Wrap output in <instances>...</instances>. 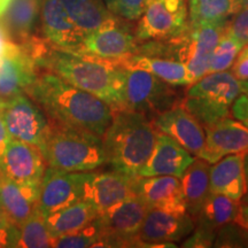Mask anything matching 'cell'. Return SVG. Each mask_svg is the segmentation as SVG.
Segmentation results:
<instances>
[{"instance_id": "obj_1", "label": "cell", "mask_w": 248, "mask_h": 248, "mask_svg": "<svg viewBox=\"0 0 248 248\" xmlns=\"http://www.w3.org/2000/svg\"><path fill=\"white\" fill-rule=\"evenodd\" d=\"M26 94L49 120L102 138L113 120L109 105L48 70H39Z\"/></svg>"}, {"instance_id": "obj_2", "label": "cell", "mask_w": 248, "mask_h": 248, "mask_svg": "<svg viewBox=\"0 0 248 248\" xmlns=\"http://www.w3.org/2000/svg\"><path fill=\"white\" fill-rule=\"evenodd\" d=\"M37 67L95 95L114 111L124 109V71L116 62L91 54L63 51L51 44L37 62Z\"/></svg>"}, {"instance_id": "obj_3", "label": "cell", "mask_w": 248, "mask_h": 248, "mask_svg": "<svg viewBox=\"0 0 248 248\" xmlns=\"http://www.w3.org/2000/svg\"><path fill=\"white\" fill-rule=\"evenodd\" d=\"M157 131L146 115L132 110L114 111L104 137L105 161L114 171L138 176L152 154Z\"/></svg>"}, {"instance_id": "obj_4", "label": "cell", "mask_w": 248, "mask_h": 248, "mask_svg": "<svg viewBox=\"0 0 248 248\" xmlns=\"http://www.w3.org/2000/svg\"><path fill=\"white\" fill-rule=\"evenodd\" d=\"M46 164L64 172H85L106 164L102 138L48 119V131L42 146Z\"/></svg>"}, {"instance_id": "obj_5", "label": "cell", "mask_w": 248, "mask_h": 248, "mask_svg": "<svg viewBox=\"0 0 248 248\" xmlns=\"http://www.w3.org/2000/svg\"><path fill=\"white\" fill-rule=\"evenodd\" d=\"M188 86L181 105L203 128L230 116L232 105L243 93L241 80L228 70L207 74Z\"/></svg>"}, {"instance_id": "obj_6", "label": "cell", "mask_w": 248, "mask_h": 248, "mask_svg": "<svg viewBox=\"0 0 248 248\" xmlns=\"http://www.w3.org/2000/svg\"><path fill=\"white\" fill-rule=\"evenodd\" d=\"M124 109L154 117L181 104L177 92L168 83L148 71L123 69Z\"/></svg>"}, {"instance_id": "obj_7", "label": "cell", "mask_w": 248, "mask_h": 248, "mask_svg": "<svg viewBox=\"0 0 248 248\" xmlns=\"http://www.w3.org/2000/svg\"><path fill=\"white\" fill-rule=\"evenodd\" d=\"M147 209L140 198L132 195L99 213L100 247H141L137 235Z\"/></svg>"}, {"instance_id": "obj_8", "label": "cell", "mask_w": 248, "mask_h": 248, "mask_svg": "<svg viewBox=\"0 0 248 248\" xmlns=\"http://www.w3.org/2000/svg\"><path fill=\"white\" fill-rule=\"evenodd\" d=\"M228 22L224 21L201 26L187 24L182 35L169 40L177 51L178 61L187 67L192 84L208 74L210 58L224 33Z\"/></svg>"}, {"instance_id": "obj_9", "label": "cell", "mask_w": 248, "mask_h": 248, "mask_svg": "<svg viewBox=\"0 0 248 248\" xmlns=\"http://www.w3.org/2000/svg\"><path fill=\"white\" fill-rule=\"evenodd\" d=\"M139 18L135 31L138 42L170 40L187 28V0H148Z\"/></svg>"}, {"instance_id": "obj_10", "label": "cell", "mask_w": 248, "mask_h": 248, "mask_svg": "<svg viewBox=\"0 0 248 248\" xmlns=\"http://www.w3.org/2000/svg\"><path fill=\"white\" fill-rule=\"evenodd\" d=\"M0 105L9 137L42 146L48 131V120L35 101L23 93Z\"/></svg>"}, {"instance_id": "obj_11", "label": "cell", "mask_w": 248, "mask_h": 248, "mask_svg": "<svg viewBox=\"0 0 248 248\" xmlns=\"http://www.w3.org/2000/svg\"><path fill=\"white\" fill-rule=\"evenodd\" d=\"M194 229V219L188 213L148 208L138 232L141 247H176Z\"/></svg>"}, {"instance_id": "obj_12", "label": "cell", "mask_w": 248, "mask_h": 248, "mask_svg": "<svg viewBox=\"0 0 248 248\" xmlns=\"http://www.w3.org/2000/svg\"><path fill=\"white\" fill-rule=\"evenodd\" d=\"M46 168L47 164L38 146L9 138L0 164L4 178L17 184H39Z\"/></svg>"}, {"instance_id": "obj_13", "label": "cell", "mask_w": 248, "mask_h": 248, "mask_svg": "<svg viewBox=\"0 0 248 248\" xmlns=\"http://www.w3.org/2000/svg\"><path fill=\"white\" fill-rule=\"evenodd\" d=\"M38 71L36 62L22 46L9 42L0 61V104L26 93Z\"/></svg>"}, {"instance_id": "obj_14", "label": "cell", "mask_w": 248, "mask_h": 248, "mask_svg": "<svg viewBox=\"0 0 248 248\" xmlns=\"http://www.w3.org/2000/svg\"><path fill=\"white\" fill-rule=\"evenodd\" d=\"M136 176L114 171L89 172L83 175L82 200L89 201L99 213L135 194Z\"/></svg>"}, {"instance_id": "obj_15", "label": "cell", "mask_w": 248, "mask_h": 248, "mask_svg": "<svg viewBox=\"0 0 248 248\" xmlns=\"http://www.w3.org/2000/svg\"><path fill=\"white\" fill-rule=\"evenodd\" d=\"M152 124L161 133L169 136L195 157H200L206 133L199 121L181 104L152 117Z\"/></svg>"}, {"instance_id": "obj_16", "label": "cell", "mask_w": 248, "mask_h": 248, "mask_svg": "<svg viewBox=\"0 0 248 248\" xmlns=\"http://www.w3.org/2000/svg\"><path fill=\"white\" fill-rule=\"evenodd\" d=\"M84 172L58 171L47 167L40 183L37 208L44 216L82 200Z\"/></svg>"}, {"instance_id": "obj_17", "label": "cell", "mask_w": 248, "mask_h": 248, "mask_svg": "<svg viewBox=\"0 0 248 248\" xmlns=\"http://www.w3.org/2000/svg\"><path fill=\"white\" fill-rule=\"evenodd\" d=\"M204 147L200 157L209 164L226 155L248 152V128L230 116L204 126Z\"/></svg>"}, {"instance_id": "obj_18", "label": "cell", "mask_w": 248, "mask_h": 248, "mask_svg": "<svg viewBox=\"0 0 248 248\" xmlns=\"http://www.w3.org/2000/svg\"><path fill=\"white\" fill-rule=\"evenodd\" d=\"M138 43L136 36L121 26L120 22L90 33L76 53L91 54L117 63L120 60L140 53Z\"/></svg>"}, {"instance_id": "obj_19", "label": "cell", "mask_w": 248, "mask_h": 248, "mask_svg": "<svg viewBox=\"0 0 248 248\" xmlns=\"http://www.w3.org/2000/svg\"><path fill=\"white\" fill-rule=\"evenodd\" d=\"M133 190L148 208L187 213L183 198L181 178L175 176H136Z\"/></svg>"}, {"instance_id": "obj_20", "label": "cell", "mask_w": 248, "mask_h": 248, "mask_svg": "<svg viewBox=\"0 0 248 248\" xmlns=\"http://www.w3.org/2000/svg\"><path fill=\"white\" fill-rule=\"evenodd\" d=\"M194 159V155L177 141L159 132L152 154L139 170L138 176H175L181 178Z\"/></svg>"}, {"instance_id": "obj_21", "label": "cell", "mask_w": 248, "mask_h": 248, "mask_svg": "<svg viewBox=\"0 0 248 248\" xmlns=\"http://www.w3.org/2000/svg\"><path fill=\"white\" fill-rule=\"evenodd\" d=\"M43 35L54 47L78 52L84 37L71 22L61 0H43L40 7Z\"/></svg>"}, {"instance_id": "obj_22", "label": "cell", "mask_w": 248, "mask_h": 248, "mask_svg": "<svg viewBox=\"0 0 248 248\" xmlns=\"http://www.w3.org/2000/svg\"><path fill=\"white\" fill-rule=\"evenodd\" d=\"M246 153L230 154L210 164V192L223 194L232 200L241 201L247 193L248 186L244 159Z\"/></svg>"}, {"instance_id": "obj_23", "label": "cell", "mask_w": 248, "mask_h": 248, "mask_svg": "<svg viewBox=\"0 0 248 248\" xmlns=\"http://www.w3.org/2000/svg\"><path fill=\"white\" fill-rule=\"evenodd\" d=\"M39 184H17L4 178L0 184V204L12 224L20 226L37 208Z\"/></svg>"}, {"instance_id": "obj_24", "label": "cell", "mask_w": 248, "mask_h": 248, "mask_svg": "<svg viewBox=\"0 0 248 248\" xmlns=\"http://www.w3.org/2000/svg\"><path fill=\"white\" fill-rule=\"evenodd\" d=\"M67 14L83 37L101 28L120 23V17L110 13L101 0H61Z\"/></svg>"}, {"instance_id": "obj_25", "label": "cell", "mask_w": 248, "mask_h": 248, "mask_svg": "<svg viewBox=\"0 0 248 248\" xmlns=\"http://www.w3.org/2000/svg\"><path fill=\"white\" fill-rule=\"evenodd\" d=\"M117 64L123 69L148 71L171 86H188L192 84L187 67L178 60L148 57L139 53L120 60Z\"/></svg>"}, {"instance_id": "obj_26", "label": "cell", "mask_w": 248, "mask_h": 248, "mask_svg": "<svg viewBox=\"0 0 248 248\" xmlns=\"http://www.w3.org/2000/svg\"><path fill=\"white\" fill-rule=\"evenodd\" d=\"M209 172L210 164L201 157H195L181 177L186 210L193 219L198 216L210 193Z\"/></svg>"}, {"instance_id": "obj_27", "label": "cell", "mask_w": 248, "mask_h": 248, "mask_svg": "<svg viewBox=\"0 0 248 248\" xmlns=\"http://www.w3.org/2000/svg\"><path fill=\"white\" fill-rule=\"evenodd\" d=\"M8 7L0 17V22L12 42L21 44L32 35L42 2L40 0H13Z\"/></svg>"}, {"instance_id": "obj_28", "label": "cell", "mask_w": 248, "mask_h": 248, "mask_svg": "<svg viewBox=\"0 0 248 248\" xmlns=\"http://www.w3.org/2000/svg\"><path fill=\"white\" fill-rule=\"evenodd\" d=\"M98 215L99 212L93 204L79 200L45 216V222L52 238H57L79 230L94 221Z\"/></svg>"}, {"instance_id": "obj_29", "label": "cell", "mask_w": 248, "mask_h": 248, "mask_svg": "<svg viewBox=\"0 0 248 248\" xmlns=\"http://www.w3.org/2000/svg\"><path fill=\"white\" fill-rule=\"evenodd\" d=\"M241 201L232 200L223 194L210 192L202 208L194 219V225L216 232L226 224L233 223L239 213Z\"/></svg>"}, {"instance_id": "obj_30", "label": "cell", "mask_w": 248, "mask_h": 248, "mask_svg": "<svg viewBox=\"0 0 248 248\" xmlns=\"http://www.w3.org/2000/svg\"><path fill=\"white\" fill-rule=\"evenodd\" d=\"M243 6V0H187L188 26L229 21Z\"/></svg>"}, {"instance_id": "obj_31", "label": "cell", "mask_w": 248, "mask_h": 248, "mask_svg": "<svg viewBox=\"0 0 248 248\" xmlns=\"http://www.w3.org/2000/svg\"><path fill=\"white\" fill-rule=\"evenodd\" d=\"M52 235L46 226L45 216L38 208L31 214L27 221L17 228V240L15 247L43 248L52 247Z\"/></svg>"}, {"instance_id": "obj_32", "label": "cell", "mask_w": 248, "mask_h": 248, "mask_svg": "<svg viewBox=\"0 0 248 248\" xmlns=\"http://www.w3.org/2000/svg\"><path fill=\"white\" fill-rule=\"evenodd\" d=\"M243 46L244 45L240 42H238L233 36L226 32L225 30L214 49L212 58H210L208 74L231 69L235 58L240 49L243 48Z\"/></svg>"}, {"instance_id": "obj_33", "label": "cell", "mask_w": 248, "mask_h": 248, "mask_svg": "<svg viewBox=\"0 0 248 248\" xmlns=\"http://www.w3.org/2000/svg\"><path fill=\"white\" fill-rule=\"evenodd\" d=\"M52 247L61 248H83L100 247V230L97 218L90 224L83 226L79 230L71 233L53 238Z\"/></svg>"}, {"instance_id": "obj_34", "label": "cell", "mask_w": 248, "mask_h": 248, "mask_svg": "<svg viewBox=\"0 0 248 248\" xmlns=\"http://www.w3.org/2000/svg\"><path fill=\"white\" fill-rule=\"evenodd\" d=\"M215 247L248 246V231L237 223H230L219 229L216 233Z\"/></svg>"}, {"instance_id": "obj_35", "label": "cell", "mask_w": 248, "mask_h": 248, "mask_svg": "<svg viewBox=\"0 0 248 248\" xmlns=\"http://www.w3.org/2000/svg\"><path fill=\"white\" fill-rule=\"evenodd\" d=\"M110 13L126 21H136L141 16L148 0H105Z\"/></svg>"}, {"instance_id": "obj_36", "label": "cell", "mask_w": 248, "mask_h": 248, "mask_svg": "<svg viewBox=\"0 0 248 248\" xmlns=\"http://www.w3.org/2000/svg\"><path fill=\"white\" fill-rule=\"evenodd\" d=\"M225 30L243 45L248 44V5L229 20Z\"/></svg>"}, {"instance_id": "obj_37", "label": "cell", "mask_w": 248, "mask_h": 248, "mask_svg": "<svg viewBox=\"0 0 248 248\" xmlns=\"http://www.w3.org/2000/svg\"><path fill=\"white\" fill-rule=\"evenodd\" d=\"M187 239L184 240L182 247L187 248H208L214 246V241L216 238V232L202 226L194 225L193 231Z\"/></svg>"}, {"instance_id": "obj_38", "label": "cell", "mask_w": 248, "mask_h": 248, "mask_svg": "<svg viewBox=\"0 0 248 248\" xmlns=\"http://www.w3.org/2000/svg\"><path fill=\"white\" fill-rule=\"evenodd\" d=\"M16 240L17 226L8 221L0 204V247H15Z\"/></svg>"}, {"instance_id": "obj_39", "label": "cell", "mask_w": 248, "mask_h": 248, "mask_svg": "<svg viewBox=\"0 0 248 248\" xmlns=\"http://www.w3.org/2000/svg\"><path fill=\"white\" fill-rule=\"evenodd\" d=\"M231 73L239 80H248V44L244 45L231 67Z\"/></svg>"}, {"instance_id": "obj_40", "label": "cell", "mask_w": 248, "mask_h": 248, "mask_svg": "<svg viewBox=\"0 0 248 248\" xmlns=\"http://www.w3.org/2000/svg\"><path fill=\"white\" fill-rule=\"evenodd\" d=\"M231 114L235 120L240 121L248 128V95L245 93L235 99L231 107Z\"/></svg>"}, {"instance_id": "obj_41", "label": "cell", "mask_w": 248, "mask_h": 248, "mask_svg": "<svg viewBox=\"0 0 248 248\" xmlns=\"http://www.w3.org/2000/svg\"><path fill=\"white\" fill-rule=\"evenodd\" d=\"M9 133L6 129L4 117H2V111H1V105H0V164H1L2 157H4V153L7 144L9 141Z\"/></svg>"}, {"instance_id": "obj_42", "label": "cell", "mask_w": 248, "mask_h": 248, "mask_svg": "<svg viewBox=\"0 0 248 248\" xmlns=\"http://www.w3.org/2000/svg\"><path fill=\"white\" fill-rule=\"evenodd\" d=\"M234 223L243 226L244 229H246L248 231V202L240 203L239 213H238V216L235 218Z\"/></svg>"}, {"instance_id": "obj_43", "label": "cell", "mask_w": 248, "mask_h": 248, "mask_svg": "<svg viewBox=\"0 0 248 248\" xmlns=\"http://www.w3.org/2000/svg\"><path fill=\"white\" fill-rule=\"evenodd\" d=\"M13 0H0V17L5 14V12L7 11L8 6L11 5V2Z\"/></svg>"}, {"instance_id": "obj_44", "label": "cell", "mask_w": 248, "mask_h": 248, "mask_svg": "<svg viewBox=\"0 0 248 248\" xmlns=\"http://www.w3.org/2000/svg\"><path fill=\"white\" fill-rule=\"evenodd\" d=\"M244 164H245V172H246V181H247V186H248V152L245 154Z\"/></svg>"}, {"instance_id": "obj_45", "label": "cell", "mask_w": 248, "mask_h": 248, "mask_svg": "<svg viewBox=\"0 0 248 248\" xmlns=\"http://www.w3.org/2000/svg\"><path fill=\"white\" fill-rule=\"evenodd\" d=\"M11 42H12V40H11ZM8 43L9 42H7V43H0V61H1V58H2V55H4L6 45H7Z\"/></svg>"}, {"instance_id": "obj_46", "label": "cell", "mask_w": 248, "mask_h": 248, "mask_svg": "<svg viewBox=\"0 0 248 248\" xmlns=\"http://www.w3.org/2000/svg\"><path fill=\"white\" fill-rule=\"evenodd\" d=\"M241 84H243V93L248 95V80H241Z\"/></svg>"}, {"instance_id": "obj_47", "label": "cell", "mask_w": 248, "mask_h": 248, "mask_svg": "<svg viewBox=\"0 0 248 248\" xmlns=\"http://www.w3.org/2000/svg\"><path fill=\"white\" fill-rule=\"evenodd\" d=\"M244 199V202H248V191H247V193L245 194V197L243 198Z\"/></svg>"}, {"instance_id": "obj_48", "label": "cell", "mask_w": 248, "mask_h": 248, "mask_svg": "<svg viewBox=\"0 0 248 248\" xmlns=\"http://www.w3.org/2000/svg\"><path fill=\"white\" fill-rule=\"evenodd\" d=\"M2 179H4V176H2V173H1V171H0V184H1Z\"/></svg>"}, {"instance_id": "obj_49", "label": "cell", "mask_w": 248, "mask_h": 248, "mask_svg": "<svg viewBox=\"0 0 248 248\" xmlns=\"http://www.w3.org/2000/svg\"><path fill=\"white\" fill-rule=\"evenodd\" d=\"M243 4H244V6L248 5V0H243ZM244 6H243V7H244Z\"/></svg>"}]
</instances>
